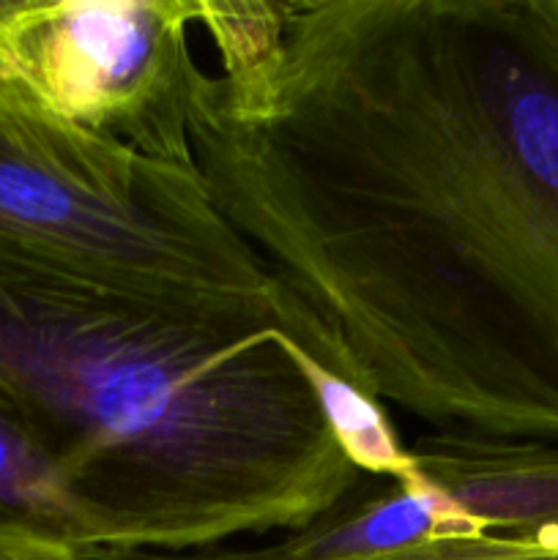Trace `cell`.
Masks as SVG:
<instances>
[{
    "label": "cell",
    "instance_id": "obj_1",
    "mask_svg": "<svg viewBox=\"0 0 558 560\" xmlns=\"http://www.w3.org/2000/svg\"><path fill=\"white\" fill-rule=\"evenodd\" d=\"M191 162L326 342L432 432L558 438V0H197Z\"/></svg>",
    "mask_w": 558,
    "mask_h": 560
},
{
    "label": "cell",
    "instance_id": "obj_2",
    "mask_svg": "<svg viewBox=\"0 0 558 560\" xmlns=\"http://www.w3.org/2000/svg\"><path fill=\"white\" fill-rule=\"evenodd\" d=\"M0 399L96 523L93 556L293 534L364 481L279 331L0 293Z\"/></svg>",
    "mask_w": 558,
    "mask_h": 560
},
{
    "label": "cell",
    "instance_id": "obj_8",
    "mask_svg": "<svg viewBox=\"0 0 558 560\" xmlns=\"http://www.w3.org/2000/svg\"><path fill=\"white\" fill-rule=\"evenodd\" d=\"M282 342L301 375L310 381L317 408H321L323 419H326L328 430H332L334 441L342 448L348 463L372 479H392L399 485L414 481L419 470L410 459L408 446L399 441L397 430L388 419V410L377 399L367 397L364 392L326 370L321 361L304 353L284 334Z\"/></svg>",
    "mask_w": 558,
    "mask_h": 560
},
{
    "label": "cell",
    "instance_id": "obj_10",
    "mask_svg": "<svg viewBox=\"0 0 558 560\" xmlns=\"http://www.w3.org/2000/svg\"><path fill=\"white\" fill-rule=\"evenodd\" d=\"M0 560H82L74 550L47 541L0 539Z\"/></svg>",
    "mask_w": 558,
    "mask_h": 560
},
{
    "label": "cell",
    "instance_id": "obj_3",
    "mask_svg": "<svg viewBox=\"0 0 558 560\" xmlns=\"http://www.w3.org/2000/svg\"><path fill=\"white\" fill-rule=\"evenodd\" d=\"M0 293L279 331L315 361L326 355L315 323L224 222L195 164L71 124L3 69Z\"/></svg>",
    "mask_w": 558,
    "mask_h": 560
},
{
    "label": "cell",
    "instance_id": "obj_6",
    "mask_svg": "<svg viewBox=\"0 0 558 560\" xmlns=\"http://www.w3.org/2000/svg\"><path fill=\"white\" fill-rule=\"evenodd\" d=\"M416 470L492 534L558 530V438L421 432Z\"/></svg>",
    "mask_w": 558,
    "mask_h": 560
},
{
    "label": "cell",
    "instance_id": "obj_4",
    "mask_svg": "<svg viewBox=\"0 0 558 560\" xmlns=\"http://www.w3.org/2000/svg\"><path fill=\"white\" fill-rule=\"evenodd\" d=\"M197 0H0V69L58 115L191 162Z\"/></svg>",
    "mask_w": 558,
    "mask_h": 560
},
{
    "label": "cell",
    "instance_id": "obj_5",
    "mask_svg": "<svg viewBox=\"0 0 558 560\" xmlns=\"http://www.w3.org/2000/svg\"><path fill=\"white\" fill-rule=\"evenodd\" d=\"M452 498L416 476L408 485L364 476L339 506L306 528L260 547H208L189 552H115L82 560H375L435 536L481 534Z\"/></svg>",
    "mask_w": 558,
    "mask_h": 560
},
{
    "label": "cell",
    "instance_id": "obj_9",
    "mask_svg": "<svg viewBox=\"0 0 558 560\" xmlns=\"http://www.w3.org/2000/svg\"><path fill=\"white\" fill-rule=\"evenodd\" d=\"M375 560H558V530L435 536Z\"/></svg>",
    "mask_w": 558,
    "mask_h": 560
},
{
    "label": "cell",
    "instance_id": "obj_7",
    "mask_svg": "<svg viewBox=\"0 0 558 560\" xmlns=\"http://www.w3.org/2000/svg\"><path fill=\"white\" fill-rule=\"evenodd\" d=\"M0 539L98 552V528L27 421L0 399Z\"/></svg>",
    "mask_w": 558,
    "mask_h": 560
}]
</instances>
